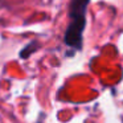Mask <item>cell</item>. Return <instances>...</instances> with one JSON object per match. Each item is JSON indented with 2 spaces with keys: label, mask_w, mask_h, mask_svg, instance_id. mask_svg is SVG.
Masks as SVG:
<instances>
[{
  "label": "cell",
  "mask_w": 123,
  "mask_h": 123,
  "mask_svg": "<svg viewBox=\"0 0 123 123\" xmlns=\"http://www.w3.org/2000/svg\"><path fill=\"white\" fill-rule=\"evenodd\" d=\"M90 0H70L69 25L65 32V44L77 52L82 49L83 31L86 27V11Z\"/></svg>",
  "instance_id": "obj_1"
},
{
  "label": "cell",
  "mask_w": 123,
  "mask_h": 123,
  "mask_svg": "<svg viewBox=\"0 0 123 123\" xmlns=\"http://www.w3.org/2000/svg\"><path fill=\"white\" fill-rule=\"evenodd\" d=\"M32 45H33V44H29V45L24 49V50L20 52V57H21V58H27V57L31 54V52H33L36 49V46H35V48H32Z\"/></svg>",
  "instance_id": "obj_2"
}]
</instances>
